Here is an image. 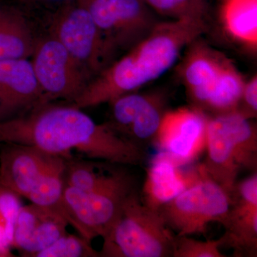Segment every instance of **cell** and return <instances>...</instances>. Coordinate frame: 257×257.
<instances>
[{
  "instance_id": "1",
  "label": "cell",
  "mask_w": 257,
  "mask_h": 257,
  "mask_svg": "<svg viewBox=\"0 0 257 257\" xmlns=\"http://www.w3.org/2000/svg\"><path fill=\"white\" fill-rule=\"evenodd\" d=\"M0 143L35 147L66 160L73 158L76 152L118 165H140L147 158L145 149L116 133L109 123L98 124L72 104L46 103L0 121Z\"/></svg>"
},
{
  "instance_id": "2",
  "label": "cell",
  "mask_w": 257,
  "mask_h": 257,
  "mask_svg": "<svg viewBox=\"0 0 257 257\" xmlns=\"http://www.w3.org/2000/svg\"><path fill=\"white\" fill-rule=\"evenodd\" d=\"M207 30L206 20L200 19L160 22L148 36L91 79L72 105L93 107L136 92L163 75L182 50Z\"/></svg>"
},
{
  "instance_id": "3",
  "label": "cell",
  "mask_w": 257,
  "mask_h": 257,
  "mask_svg": "<svg viewBox=\"0 0 257 257\" xmlns=\"http://www.w3.org/2000/svg\"><path fill=\"white\" fill-rule=\"evenodd\" d=\"M175 234L159 209L148 205L137 189L124 199L103 236L100 257H172Z\"/></svg>"
},
{
  "instance_id": "4",
  "label": "cell",
  "mask_w": 257,
  "mask_h": 257,
  "mask_svg": "<svg viewBox=\"0 0 257 257\" xmlns=\"http://www.w3.org/2000/svg\"><path fill=\"white\" fill-rule=\"evenodd\" d=\"M203 175L202 179L158 209L176 236L204 234L210 223L218 222L224 226L227 222L231 198L204 170Z\"/></svg>"
},
{
  "instance_id": "5",
  "label": "cell",
  "mask_w": 257,
  "mask_h": 257,
  "mask_svg": "<svg viewBox=\"0 0 257 257\" xmlns=\"http://www.w3.org/2000/svg\"><path fill=\"white\" fill-rule=\"evenodd\" d=\"M135 188V180L127 173L109 185L90 192L66 186L63 206L65 220L79 236L92 243L103 236L119 214L124 199Z\"/></svg>"
},
{
  "instance_id": "6",
  "label": "cell",
  "mask_w": 257,
  "mask_h": 257,
  "mask_svg": "<svg viewBox=\"0 0 257 257\" xmlns=\"http://www.w3.org/2000/svg\"><path fill=\"white\" fill-rule=\"evenodd\" d=\"M92 17L111 59L130 50L160 23L143 0H77Z\"/></svg>"
},
{
  "instance_id": "7",
  "label": "cell",
  "mask_w": 257,
  "mask_h": 257,
  "mask_svg": "<svg viewBox=\"0 0 257 257\" xmlns=\"http://www.w3.org/2000/svg\"><path fill=\"white\" fill-rule=\"evenodd\" d=\"M30 60L45 104L57 99L73 102L92 77L52 35L35 42Z\"/></svg>"
},
{
  "instance_id": "8",
  "label": "cell",
  "mask_w": 257,
  "mask_h": 257,
  "mask_svg": "<svg viewBox=\"0 0 257 257\" xmlns=\"http://www.w3.org/2000/svg\"><path fill=\"white\" fill-rule=\"evenodd\" d=\"M51 35L92 75H97L111 63L99 29L89 13L78 3L65 8L56 17Z\"/></svg>"
},
{
  "instance_id": "9",
  "label": "cell",
  "mask_w": 257,
  "mask_h": 257,
  "mask_svg": "<svg viewBox=\"0 0 257 257\" xmlns=\"http://www.w3.org/2000/svg\"><path fill=\"white\" fill-rule=\"evenodd\" d=\"M207 114L197 108H179L166 112L156 145L174 165L189 162L205 147Z\"/></svg>"
},
{
  "instance_id": "10",
  "label": "cell",
  "mask_w": 257,
  "mask_h": 257,
  "mask_svg": "<svg viewBox=\"0 0 257 257\" xmlns=\"http://www.w3.org/2000/svg\"><path fill=\"white\" fill-rule=\"evenodd\" d=\"M207 159L202 168L206 175L229 194L231 199L236 179L244 170L242 159L233 141L226 115L207 116Z\"/></svg>"
},
{
  "instance_id": "11",
  "label": "cell",
  "mask_w": 257,
  "mask_h": 257,
  "mask_svg": "<svg viewBox=\"0 0 257 257\" xmlns=\"http://www.w3.org/2000/svg\"><path fill=\"white\" fill-rule=\"evenodd\" d=\"M45 104L30 59L0 60V121Z\"/></svg>"
},
{
  "instance_id": "12",
  "label": "cell",
  "mask_w": 257,
  "mask_h": 257,
  "mask_svg": "<svg viewBox=\"0 0 257 257\" xmlns=\"http://www.w3.org/2000/svg\"><path fill=\"white\" fill-rule=\"evenodd\" d=\"M55 156L35 147L0 143V186L27 198Z\"/></svg>"
},
{
  "instance_id": "13",
  "label": "cell",
  "mask_w": 257,
  "mask_h": 257,
  "mask_svg": "<svg viewBox=\"0 0 257 257\" xmlns=\"http://www.w3.org/2000/svg\"><path fill=\"white\" fill-rule=\"evenodd\" d=\"M187 54L179 67L182 82L194 107L204 111L221 71L229 59L213 50L199 38L188 45Z\"/></svg>"
},
{
  "instance_id": "14",
  "label": "cell",
  "mask_w": 257,
  "mask_h": 257,
  "mask_svg": "<svg viewBox=\"0 0 257 257\" xmlns=\"http://www.w3.org/2000/svg\"><path fill=\"white\" fill-rule=\"evenodd\" d=\"M68 225L62 216L31 203L19 210L11 243L24 256L32 257L65 234Z\"/></svg>"
},
{
  "instance_id": "15",
  "label": "cell",
  "mask_w": 257,
  "mask_h": 257,
  "mask_svg": "<svg viewBox=\"0 0 257 257\" xmlns=\"http://www.w3.org/2000/svg\"><path fill=\"white\" fill-rule=\"evenodd\" d=\"M162 94H140L137 96L123 136L141 148L157 144V136L166 110Z\"/></svg>"
},
{
  "instance_id": "16",
  "label": "cell",
  "mask_w": 257,
  "mask_h": 257,
  "mask_svg": "<svg viewBox=\"0 0 257 257\" xmlns=\"http://www.w3.org/2000/svg\"><path fill=\"white\" fill-rule=\"evenodd\" d=\"M231 204L224 226L223 246L233 248L235 256H256L257 205L239 201Z\"/></svg>"
},
{
  "instance_id": "17",
  "label": "cell",
  "mask_w": 257,
  "mask_h": 257,
  "mask_svg": "<svg viewBox=\"0 0 257 257\" xmlns=\"http://www.w3.org/2000/svg\"><path fill=\"white\" fill-rule=\"evenodd\" d=\"M35 42L23 15L0 5V60L30 59Z\"/></svg>"
},
{
  "instance_id": "18",
  "label": "cell",
  "mask_w": 257,
  "mask_h": 257,
  "mask_svg": "<svg viewBox=\"0 0 257 257\" xmlns=\"http://www.w3.org/2000/svg\"><path fill=\"white\" fill-rule=\"evenodd\" d=\"M116 165L104 161L66 160L65 185L84 192H93L127 174Z\"/></svg>"
},
{
  "instance_id": "19",
  "label": "cell",
  "mask_w": 257,
  "mask_h": 257,
  "mask_svg": "<svg viewBox=\"0 0 257 257\" xmlns=\"http://www.w3.org/2000/svg\"><path fill=\"white\" fill-rule=\"evenodd\" d=\"M225 30L249 48L257 46V0H225L221 9Z\"/></svg>"
},
{
  "instance_id": "20",
  "label": "cell",
  "mask_w": 257,
  "mask_h": 257,
  "mask_svg": "<svg viewBox=\"0 0 257 257\" xmlns=\"http://www.w3.org/2000/svg\"><path fill=\"white\" fill-rule=\"evenodd\" d=\"M65 169L66 159L55 156L50 167L26 198L32 204L52 211L64 219L63 194Z\"/></svg>"
},
{
  "instance_id": "21",
  "label": "cell",
  "mask_w": 257,
  "mask_h": 257,
  "mask_svg": "<svg viewBox=\"0 0 257 257\" xmlns=\"http://www.w3.org/2000/svg\"><path fill=\"white\" fill-rule=\"evenodd\" d=\"M245 81L231 60L221 71L203 112L207 111L214 115L237 111Z\"/></svg>"
},
{
  "instance_id": "22",
  "label": "cell",
  "mask_w": 257,
  "mask_h": 257,
  "mask_svg": "<svg viewBox=\"0 0 257 257\" xmlns=\"http://www.w3.org/2000/svg\"><path fill=\"white\" fill-rule=\"evenodd\" d=\"M156 163L149 174L146 187L149 192H145L148 197L143 199L148 205L158 209L186 187H182V182L177 179L175 165L168 159L162 156Z\"/></svg>"
},
{
  "instance_id": "23",
  "label": "cell",
  "mask_w": 257,
  "mask_h": 257,
  "mask_svg": "<svg viewBox=\"0 0 257 257\" xmlns=\"http://www.w3.org/2000/svg\"><path fill=\"white\" fill-rule=\"evenodd\" d=\"M153 12L172 20L193 18L205 20L207 0H143Z\"/></svg>"
},
{
  "instance_id": "24",
  "label": "cell",
  "mask_w": 257,
  "mask_h": 257,
  "mask_svg": "<svg viewBox=\"0 0 257 257\" xmlns=\"http://www.w3.org/2000/svg\"><path fill=\"white\" fill-rule=\"evenodd\" d=\"M32 257H100L92 243L81 236L67 232Z\"/></svg>"
},
{
  "instance_id": "25",
  "label": "cell",
  "mask_w": 257,
  "mask_h": 257,
  "mask_svg": "<svg viewBox=\"0 0 257 257\" xmlns=\"http://www.w3.org/2000/svg\"><path fill=\"white\" fill-rule=\"evenodd\" d=\"M222 236L216 240L199 241L189 236H176L172 257H225L220 251Z\"/></svg>"
},
{
  "instance_id": "26",
  "label": "cell",
  "mask_w": 257,
  "mask_h": 257,
  "mask_svg": "<svg viewBox=\"0 0 257 257\" xmlns=\"http://www.w3.org/2000/svg\"><path fill=\"white\" fill-rule=\"evenodd\" d=\"M20 199L18 194L0 186V217L6 223L10 243H11L15 219L22 207Z\"/></svg>"
},
{
  "instance_id": "27",
  "label": "cell",
  "mask_w": 257,
  "mask_h": 257,
  "mask_svg": "<svg viewBox=\"0 0 257 257\" xmlns=\"http://www.w3.org/2000/svg\"><path fill=\"white\" fill-rule=\"evenodd\" d=\"M237 112L248 119L256 117L257 113V77H251L245 82L242 96L240 101Z\"/></svg>"
},
{
  "instance_id": "28",
  "label": "cell",
  "mask_w": 257,
  "mask_h": 257,
  "mask_svg": "<svg viewBox=\"0 0 257 257\" xmlns=\"http://www.w3.org/2000/svg\"><path fill=\"white\" fill-rule=\"evenodd\" d=\"M233 197H234L235 201L257 205L256 171L239 183L236 184L231 199Z\"/></svg>"
}]
</instances>
